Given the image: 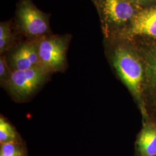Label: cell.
I'll return each mask as SVG.
<instances>
[{"label": "cell", "instance_id": "cell-1", "mask_svg": "<svg viewBox=\"0 0 156 156\" xmlns=\"http://www.w3.org/2000/svg\"><path fill=\"white\" fill-rule=\"evenodd\" d=\"M118 42L112 49L111 59L117 75L131 93L142 104L144 68L140 56L126 43ZM141 108V109H142Z\"/></svg>", "mask_w": 156, "mask_h": 156}, {"label": "cell", "instance_id": "cell-2", "mask_svg": "<svg viewBox=\"0 0 156 156\" xmlns=\"http://www.w3.org/2000/svg\"><path fill=\"white\" fill-rule=\"evenodd\" d=\"M131 0H98L97 6L104 33L108 37H120L139 11Z\"/></svg>", "mask_w": 156, "mask_h": 156}, {"label": "cell", "instance_id": "cell-3", "mask_svg": "<svg viewBox=\"0 0 156 156\" xmlns=\"http://www.w3.org/2000/svg\"><path fill=\"white\" fill-rule=\"evenodd\" d=\"M50 15L39 9L33 0H19L13 27L17 34L24 35L29 41H35L52 34Z\"/></svg>", "mask_w": 156, "mask_h": 156}, {"label": "cell", "instance_id": "cell-4", "mask_svg": "<svg viewBox=\"0 0 156 156\" xmlns=\"http://www.w3.org/2000/svg\"><path fill=\"white\" fill-rule=\"evenodd\" d=\"M71 35L44 36L35 40L41 66L49 73L62 71L67 66V53Z\"/></svg>", "mask_w": 156, "mask_h": 156}, {"label": "cell", "instance_id": "cell-5", "mask_svg": "<svg viewBox=\"0 0 156 156\" xmlns=\"http://www.w3.org/2000/svg\"><path fill=\"white\" fill-rule=\"evenodd\" d=\"M144 79L142 93V111L151 113L156 119V43L145 48L142 52Z\"/></svg>", "mask_w": 156, "mask_h": 156}, {"label": "cell", "instance_id": "cell-6", "mask_svg": "<svg viewBox=\"0 0 156 156\" xmlns=\"http://www.w3.org/2000/svg\"><path fill=\"white\" fill-rule=\"evenodd\" d=\"M49 73L42 66L13 71L5 83L14 95L20 98H26L39 88Z\"/></svg>", "mask_w": 156, "mask_h": 156}, {"label": "cell", "instance_id": "cell-7", "mask_svg": "<svg viewBox=\"0 0 156 156\" xmlns=\"http://www.w3.org/2000/svg\"><path fill=\"white\" fill-rule=\"evenodd\" d=\"M6 61L12 71L26 70L41 66L35 41L19 42L15 45Z\"/></svg>", "mask_w": 156, "mask_h": 156}, {"label": "cell", "instance_id": "cell-8", "mask_svg": "<svg viewBox=\"0 0 156 156\" xmlns=\"http://www.w3.org/2000/svg\"><path fill=\"white\" fill-rule=\"evenodd\" d=\"M137 36L156 38V6L138 12L123 35L117 38L129 39Z\"/></svg>", "mask_w": 156, "mask_h": 156}, {"label": "cell", "instance_id": "cell-9", "mask_svg": "<svg viewBox=\"0 0 156 156\" xmlns=\"http://www.w3.org/2000/svg\"><path fill=\"white\" fill-rule=\"evenodd\" d=\"M137 156H156V122H147L136 141Z\"/></svg>", "mask_w": 156, "mask_h": 156}, {"label": "cell", "instance_id": "cell-10", "mask_svg": "<svg viewBox=\"0 0 156 156\" xmlns=\"http://www.w3.org/2000/svg\"><path fill=\"white\" fill-rule=\"evenodd\" d=\"M17 33L12 20L0 23V53L4 54L17 44Z\"/></svg>", "mask_w": 156, "mask_h": 156}, {"label": "cell", "instance_id": "cell-11", "mask_svg": "<svg viewBox=\"0 0 156 156\" xmlns=\"http://www.w3.org/2000/svg\"><path fill=\"white\" fill-rule=\"evenodd\" d=\"M19 141L16 131L5 119H0V143L4 144Z\"/></svg>", "mask_w": 156, "mask_h": 156}, {"label": "cell", "instance_id": "cell-12", "mask_svg": "<svg viewBox=\"0 0 156 156\" xmlns=\"http://www.w3.org/2000/svg\"><path fill=\"white\" fill-rule=\"evenodd\" d=\"M0 156H26L19 141L1 145Z\"/></svg>", "mask_w": 156, "mask_h": 156}, {"label": "cell", "instance_id": "cell-13", "mask_svg": "<svg viewBox=\"0 0 156 156\" xmlns=\"http://www.w3.org/2000/svg\"><path fill=\"white\" fill-rule=\"evenodd\" d=\"M11 67H9L6 57L4 56H1L0 57V79L2 83H6L12 73Z\"/></svg>", "mask_w": 156, "mask_h": 156}, {"label": "cell", "instance_id": "cell-14", "mask_svg": "<svg viewBox=\"0 0 156 156\" xmlns=\"http://www.w3.org/2000/svg\"><path fill=\"white\" fill-rule=\"evenodd\" d=\"M133 1L134 3H144V2H150L153 0H131Z\"/></svg>", "mask_w": 156, "mask_h": 156}, {"label": "cell", "instance_id": "cell-15", "mask_svg": "<svg viewBox=\"0 0 156 156\" xmlns=\"http://www.w3.org/2000/svg\"><path fill=\"white\" fill-rule=\"evenodd\" d=\"M91 1H92L95 4H96V2H97L98 0H91Z\"/></svg>", "mask_w": 156, "mask_h": 156}]
</instances>
